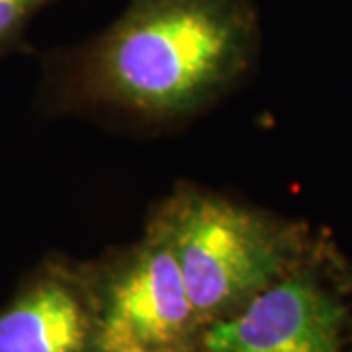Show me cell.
<instances>
[{
    "mask_svg": "<svg viewBox=\"0 0 352 352\" xmlns=\"http://www.w3.org/2000/svg\"><path fill=\"white\" fill-rule=\"evenodd\" d=\"M258 50L252 0H129L100 34L47 57L39 102L53 116L170 127L229 94Z\"/></svg>",
    "mask_w": 352,
    "mask_h": 352,
    "instance_id": "1",
    "label": "cell"
},
{
    "mask_svg": "<svg viewBox=\"0 0 352 352\" xmlns=\"http://www.w3.org/2000/svg\"><path fill=\"white\" fill-rule=\"evenodd\" d=\"M145 229L170 249L206 327L239 314L321 237L302 221L192 182H178L157 201Z\"/></svg>",
    "mask_w": 352,
    "mask_h": 352,
    "instance_id": "2",
    "label": "cell"
},
{
    "mask_svg": "<svg viewBox=\"0 0 352 352\" xmlns=\"http://www.w3.org/2000/svg\"><path fill=\"white\" fill-rule=\"evenodd\" d=\"M198 352H352L351 263L321 235L239 314L204 329Z\"/></svg>",
    "mask_w": 352,
    "mask_h": 352,
    "instance_id": "3",
    "label": "cell"
},
{
    "mask_svg": "<svg viewBox=\"0 0 352 352\" xmlns=\"http://www.w3.org/2000/svg\"><path fill=\"white\" fill-rule=\"evenodd\" d=\"M100 315V352H198L206 325L175 256L159 235L90 261Z\"/></svg>",
    "mask_w": 352,
    "mask_h": 352,
    "instance_id": "4",
    "label": "cell"
},
{
    "mask_svg": "<svg viewBox=\"0 0 352 352\" xmlns=\"http://www.w3.org/2000/svg\"><path fill=\"white\" fill-rule=\"evenodd\" d=\"M0 352H100L90 261L50 254L0 307Z\"/></svg>",
    "mask_w": 352,
    "mask_h": 352,
    "instance_id": "5",
    "label": "cell"
},
{
    "mask_svg": "<svg viewBox=\"0 0 352 352\" xmlns=\"http://www.w3.org/2000/svg\"><path fill=\"white\" fill-rule=\"evenodd\" d=\"M55 0H0V59L18 50L25 30Z\"/></svg>",
    "mask_w": 352,
    "mask_h": 352,
    "instance_id": "6",
    "label": "cell"
}]
</instances>
